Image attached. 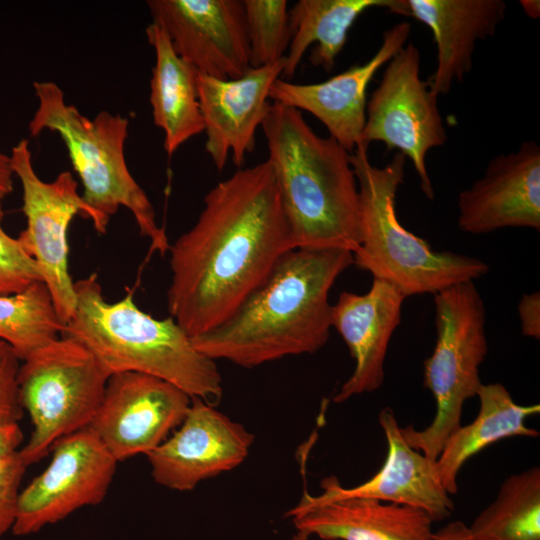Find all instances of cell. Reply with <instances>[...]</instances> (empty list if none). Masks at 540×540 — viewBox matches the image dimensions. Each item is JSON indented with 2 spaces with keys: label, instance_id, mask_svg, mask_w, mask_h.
I'll list each match as a JSON object with an SVG mask.
<instances>
[{
  "label": "cell",
  "instance_id": "cell-1",
  "mask_svg": "<svg viewBox=\"0 0 540 540\" xmlns=\"http://www.w3.org/2000/svg\"><path fill=\"white\" fill-rule=\"evenodd\" d=\"M295 248L270 163L239 168L170 245V316L191 337L216 326Z\"/></svg>",
  "mask_w": 540,
  "mask_h": 540
},
{
  "label": "cell",
  "instance_id": "cell-2",
  "mask_svg": "<svg viewBox=\"0 0 540 540\" xmlns=\"http://www.w3.org/2000/svg\"><path fill=\"white\" fill-rule=\"evenodd\" d=\"M352 264L346 249L289 250L227 318L191 338L194 347L244 368L319 351L332 328L330 290Z\"/></svg>",
  "mask_w": 540,
  "mask_h": 540
},
{
  "label": "cell",
  "instance_id": "cell-3",
  "mask_svg": "<svg viewBox=\"0 0 540 540\" xmlns=\"http://www.w3.org/2000/svg\"><path fill=\"white\" fill-rule=\"evenodd\" d=\"M295 248L359 246V193L350 153L319 136L297 109L272 102L261 124Z\"/></svg>",
  "mask_w": 540,
  "mask_h": 540
},
{
  "label": "cell",
  "instance_id": "cell-4",
  "mask_svg": "<svg viewBox=\"0 0 540 540\" xmlns=\"http://www.w3.org/2000/svg\"><path fill=\"white\" fill-rule=\"evenodd\" d=\"M76 306L62 335L82 344L110 377L120 372L151 375L192 398L217 406L222 377L214 360L199 352L171 317L142 311L130 292L114 303L103 297L97 275L75 282Z\"/></svg>",
  "mask_w": 540,
  "mask_h": 540
},
{
  "label": "cell",
  "instance_id": "cell-5",
  "mask_svg": "<svg viewBox=\"0 0 540 540\" xmlns=\"http://www.w3.org/2000/svg\"><path fill=\"white\" fill-rule=\"evenodd\" d=\"M359 193V246L353 264L373 278L397 287L406 297L436 294L452 285L486 275L483 260L436 251L406 229L396 213V195L404 180L406 157L397 152L383 167L370 162L368 146L350 153Z\"/></svg>",
  "mask_w": 540,
  "mask_h": 540
},
{
  "label": "cell",
  "instance_id": "cell-6",
  "mask_svg": "<svg viewBox=\"0 0 540 540\" xmlns=\"http://www.w3.org/2000/svg\"><path fill=\"white\" fill-rule=\"evenodd\" d=\"M38 100L29 121L31 136L44 130L59 134L82 185L81 197L93 213L98 233H105L109 220L120 207L133 215L140 234L149 239L151 250L164 255L170 244L145 191L136 182L125 159L129 121L120 114L101 111L90 119L65 101L54 82L33 83Z\"/></svg>",
  "mask_w": 540,
  "mask_h": 540
},
{
  "label": "cell",
  "instance_id": "cell-7",
  "mask_svg": "<svg viewBox=\"0 0 540 540\" xmlns=\"http://www.w3.org/2000/svg\"><path fill=\"white\" fill-rule=\"evenodd\" d=\"M434 296L437 339L423 362V386L436 403L435 416L422 430L402 428L406 442L436 460L447 438L461 425L465 402L482 385L480 366L487 352L485 307L473 281L452 285Z\"/></svg>",
  "mask_w": 540,
  "mask_h": 540
},
{
  "label": "cell",
  "instance_id": "cell-8",
  "mask_svg": "<svg viewBox=\"0 0 540 540\" xmlns=\"http://www.w3.org/2000/svg\"><path fill=\"white\" fill-rule=\"evenodd\" d=\"M21 362L18 397L33 430L19 454L28 466L40 461L62 438L88 428L109 377L82 344L64 336Z\"/></svg>",
  "mask_w": 540,
  "mask_h": 540
},
{
  "label": "cell",
  "instance_id": "cell-9",
  "mask_svg": "<svg viewBox=\"0 0 540 540\" xmlns=\"http://www.w3.org/2000/svg\"><path fill=\"white\" fill-rule=\"evenodd\" d=\"M14 175L22 186V211L26 228L16 237L23 250L36 262L65 325L76 306L75 282L69 273L68 229L76 215L92 221L93 213L78 192L73 175L64 171L51 182L39 178L32 163L27 139L11 150Z\"/></svg>",
  "mask_w": 540,
  "mask_h": 540
},
{
  "label": "cell",
  "instance_id": "cell-10",
  "mask_svg": "<svg viewBox=\"0 0 540 540\" xmlns=\"http://www.w3.org/2000/svg\"><path fill=\"white\" fill-rule=\"evenodd\" d=\"M382 78L366 106L361 142H382L409 158L425 197L434 189L426 166L427 153L443 146L446 129L436 96L420 78V52L406 44L387 63Z\"/></svg>",
  "mask_w": 540,
  "mask_h": 540
},
{
  "label": "cell",
  "instance_id": "cell-11",
  "mask_svg": "<svg viewBox=\"0 0 540 540\" xmlns=\"http://www.w3.org/2000/svg\"><path fill=\"white\" fill-rule=\"evenodd\" d=\"M48 466L20 491L11 532L26 536L105 498L117 461L89 429L59 440Z\"/></svg>",
  "mask_w": 540,
  "mask_h": 540
},
{
  "label": "cell",
  "instance_id": "cell-12",
  "mask_svg": "<svg viewBox=\"0 0 540 540\" xmlns=\"http://www.w3.org/2000/svg\"><path fill=\"white\" fill-rule=\"evenodd\" d=\"M192 397L163 379L120 372L108 378L88 428L117 462L148 455L183 421Z\"/></svg>",
  "mask_w": 540,
  "mask_h": 540
},
{
  "label": "cell",
  "instance_id": "cell-13",
  "mask_svg": "<svg viewBox=\"0 0 540 540\" xmlns=\"http://www.w3.org/2000/svg\"><path fill=\"white\" fill-rule=\"evenodd\" d=\"M154 23L199 73L236 79L248 72L250 47L241 0H149Z\"/></svg>",
  "mask_w": 540,
  "mask_h": 540
},
{
  "label": "cell",
  "instance_id": "cell-14",
  "mask_svg": "<svg viewBox=\"0 0 540 540\" xmlns=\"http://www.w3.org/2000/svg\"><path fill=\"white\" fill-rule=\"evenodd\" d=\"M253 442L254 435L242 424L192 398L178 429L147 457L157 484L190 491L202 481L238 467Z\"/></svg>",
  "mask_w": 540,
  "mask_h": 540
},
{
  "label": "cell",
  "instance_id": "cell-15",
  "mask_svg": "<svg viewBox=\"0 0 540 540\" xmlns=\"http://www.w3.org/2000/svg\"><path fill=\"white\" fill-rule=\"evenodd\" d=\"M411 24L399 22L387 29L375 54L364 64H356L326 81L291 83L277 78L270 87L269 100L316 117L330 137L352 153L361 142L366 120L367 88L375 73L406 44Z\"/></svg>",
  "mask_w": 540,
  "mask_h": 540
},
{
  "label": "cell",
  "instance_id": "cell-16",
  "mask_svg": "<svg viewBox=\"0 0 540 540\" xmlns=\"http://www.w3.org/2000/svg\"><path fill=\"white\" fill-rule=\"evenodd\" d=\"M458 228L487 234L504 228L540 229V147L524 141L494 157L483 176L458 197Z\"/></svg>",
  "mask_w": 540,
  "mask_h": 540
},
{
  "label": "cell",
  "instance_id": "cell-17",
  "mask_svg": "<svg viewBox=\"0 0 540 540\" xmlns=\"http://www.w3.org/2000/svg\"><path fill=\"white\" fill-rule=\"evenodd\" d=\"M284 59L222 80L197 71V89L206 135L205 151L218 171L231 154L241 168L255 149V134L269 112V91L282 74Z\"/></svg>",
  "mask_w": 540,
  "mask_h": 540
},
{
  "label": "cell",
  "instance_id": "cell-18",
  "mask_svg": "<svg viewBox=\"0 0 540 540\" xmlns=\"http://www.w3.org/2000/svg\"><path fill=\"white\" fill-rule=\"evenodd\" d=\"M379 424L387 441V455L380 470L365 482L343 487L338 478L322 480V492L306 494L312 501L326 502L343 498H371L406 505L426 512L433 522L449 518L454 501L444 489L433 460L412 448L402 434L393 410L381 409Z\"/></svg>",
  "mask_w": 540,
  "mask_h": 540
},
{
  "label": "cell",
  "instance_id": "cell-19",
  "mask_svg": "<svg viewBox=\"0 0 540 540\" xmlns=\"http://www.w3.org/2000/svg\"><path fill=\"white\" fill-rule=\"evenodd\" d=\"M405 298L397 287L376 278L363 294L340 293L331 307V326L346 343L355 367L334 396L335 403H343L382 386L388 346L401 322Z\"/></svg>",
  "mask_w": 540,
  "mask_h": 540
},
{
  "label": "cell",
  "instance_id": "cell-20",
  "mask_svg": "<svg viewBox=\"0 0 540 540\" xmlns=\"http://www.w3.org/2000/svg\"><path fill=\"white\" fill-rule=\"evenodd\" d=\"M506 11L502 0H393L388 12L415 18L432 32L437 62L427 82L439 96L471 71L477 41L495 34Z\"/></svg>",
  "mask_w": 540,
  "mask_h": 540
},
{
  "label": "cell",
  "instance_id": "cell-21",
  "mask_svg": "<svg viewBox=\"0 0 540 540\" xmlns=\"http://www.w3.org/2000/svg\"><path fill=\"white\" fill-rule=\"evenodd\" d=\"M285 516L296 531L322 540H430V516L418 508L371 498L315 502L304 490Z\"/></svg>",
  "mask_w": 540,
  "mask_h": 540
},
{
  "label": "cell",
  "instance_id": "cell-22",
  "mask_svg": "<svg viewBox=\"0 0 540 540\" xmlns=\"http://www.w3.org/2000/svg\"><path fill=\"white\" fill-rule=\"evenodd\" d=\"M146 36L155 54L150 80L153 121L164 133L165 152L172 156L186 141L204 131L197 70L175 52L160 25L151 22Z\"/></svg>",
  "mask_w": 540,
  "mask_h": 540
},
{
  "label": "cell",
  "instance_id": "cell-23",
  "mask_svg": "<svg viewBox=\"0 0 540 540\" xmlns=\"http://www.w3.org/2000/svg\"><path fill=\"white\" fill-rule=\"evenodd\" d=\"M476 397L477 416L451 433L436 459L441 483L449 495L458 491L457 478L463 465L489 445L515 436H539L536 429L525 424L528 417L539 414V404L516 403L501 383H482Z\"/></svg>",
  "mask_w": 540,
  "mask_h": 540
},
{
  "label": "cell",
  "instance_id": "cell-24",
  "mask_svg": "<svg viewBox=\"0 0 540 540\" xmlns=\"http://www.w3.org/2000/svg\"><path fill=\"white\" fill-rule=\"evenodd\" d=\"M393 0H299L289 10L291 42L284 57L282 79L295 74L307 49L314 66L330 72L343 50L348 31L360 15L369 9L389 11Z\"/></svg>",
  "mask_w": 540,
  "mask_h": 540
},
{
  "label": "cell",
  "instance_id": "cell-25",
  "mask_svg": "<svg viewBox=\"0 0 540 540\" xmlns=\"http://www.w3.org/2000/svg\"><path fill=\"white\" fill-rule=\"evenodd\" d=\"M471 540H540V468L510 475L473 520Z\"/></svg>",
  "mask_w": 540,
  "mask_h": 540
},
{
  "label": "cell",
  "instance_id": "cell-26",
  "mask_svg": "<svg viewBox=\"0 0 540 540\" xmlns=\"http://www.w3.org/2000/svg\"><path fill=\"white\" fill-rule=\"evenodd\" d=\"M64 324L43 282L26 290L0 296V339L23 361L62 334Z\"/></svg>",
  "mask_w": 540,
  "mask_h": 540
},
{
  "label": "cell",
  "instance_id": "cell-27",
  "mask_svg": "<svg viewBox=\"0 0 540 540\" xmlns=\"http://www.w3.org/2000/svg\"><path fill=\"white\" fill-rule=\"evenodd\" d=\"M250 47V66L284 59L292 37L286 0H242Z\"/></svg>",
  "mask_w": 540,
  "mask_h": 540
},
{
  "label": "cell",
  "instance_id": "cell-28",
  "mask_svg": "<svg viewBox=\"0 0 540 540\" xmlns=\"http://www.w3.org/2000/svg\"><path fill=\"white\" fill-rule=\"evenodd\" d=\"M3 218L0 201V296L17 294L42 282L36 262L23 250L18 239L4 230Z\"/></svg>",
  "mask_w": 540,
  "mask_h": 540
},
{
  "label": "cell",
  "instance_id": "cell-29",
  "mask_svg": "<svg viewBox=\"0 0 540 540\" xmlns=\"http://www.w3.org/2000/svg\"><path fill=\"white\" fill-rule=\"evenodd\" d=\"M26 467L19 451L0 459V537L11 531L15 523Z\"/></svg>",
  "mask_w": 540,
  "mask_h": 540
},
{
  "label": "cell",
  "instance_id": "cell-30",
  "mask_svg": "<svg viewBox=\"0 0 540 540\" xmlns=\"http://www.w3.org/2000/svg\"><path fill=\"white\" fill-rule=\"evenodd\" d=\"M20 361L15 350L0 339V421H19L22 416L17 383Z\"/></svg>",
  "mask_w": 540,
  "mask_h": 540
},
{
  "label": "cell",
  "instance_id": "cell-31",
  "mask_svg": "<svg viewBox=\"0 0 540 540\" xmlns=\"http://www.w3.org/2000/svg\"><path fill=\"white\" fill-rule=\"evenodd\" d=\"M518 316L524 336L540 338V293L523 294L518 303Z\"/></svg>",
  "mask_w": 540,
  "mask_h": 540
},
{
  "label": "cell",
  "instance_id": "cell-32",
  "mask_svg": "<svg viewBox=\"0 0 540 540\" xmlns=\"http://www.w3.org/2000/svg\"><path fill=\"white\" fill-rule=\"evenodd\" d=\"M22 441L18 421H0V459L18 452Z\"/></svg>",
  "mask_w": 540,
  "mask_h": 540
},
{
  "label": "cell",
  "instance_id": "cell-33",
  "mask_svg": "<svg viewBox=\"0 0 540 540\" xmlns=\"http://www.w3.org/2000/svg\"><path fill=\"white\" fill-rule=\"evenodd\" d=\"M430 540H471L468 526L462 521H450L433 532Z\"/></svg>",
  "mask_w": 540,
  "mask_h": 540
},
{
  "label": "cell",
  "instance_id": "cell-34",
  "mask_svg": "<svg viewBox=\"0 0 540 540\" xmlns=\"http://www.w3.org/2000/svg\"><path fill=\"white\" fill-rule=\"evenodd\" d=\"M13 176L10 156L0 151V201L13 191Z\"/></svg>",
  "mask_w": 540,
  "mask_h": 540
},
{
  "label": "cell",
  "instance_id": "cell-35",
  "mask_svg": "<svg viewBox=\"0 0 540 540\" xmlns=\"http://www.w3.org/2000/svg\"><path fill=\"white\" fill-rule=\"evenodd\" d=\"M520 5L524 13L532 18L538 19L540 16V2L538 0H521Z\"/></svg>",
  "mask_w": 540,
  "mask_h": 540
},
{
  "label": "cell",
  "instance_id": "cell-36",
  "mask_svg": "<svg viewBox=\"0 0 540 540\" xmlns=\"http://www.w3.org/2000/svg\"><path fill=\"white\" fill-rule=\"evenodd\" d=\"M290 540H310V536L306 533L296 531Z\"/></svg>",
  "mask_w": 540,
  "mask_h": 540
}]
</instances>
